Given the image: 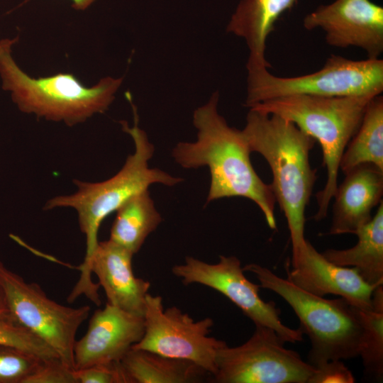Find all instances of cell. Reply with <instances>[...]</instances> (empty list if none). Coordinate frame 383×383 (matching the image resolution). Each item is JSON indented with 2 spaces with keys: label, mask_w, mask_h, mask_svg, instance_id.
Returning a JSON list of instances; mask_svg holds the SVG:
<instances>
[{
  "label": "cell",
  "mask_w": 383,
  "mask_h": 383,
  "mask_svg": "<svg viewBox=\"0 0 383 383\" xmlns=\"http://www.w3.org/2000/svg\"><path fill=\"white\" fill-rule=\"evenodd\" d=\"M383 284L372 294V307L359 309L363 327L359 356L361 357L365 375L382 382L383 379Z\"/></svg>",
  "instance_id": "obj_22"
},
{
  "label": "cell",
  "mask_w": 383,
  "mask_h": 383,
  "mask_svg": "<svg viewBox=\"0 0 383 383\" xmlns=\"http://www.w3.org/2000/svg\"><path fill=\"white\" fill-rule=\"evenodd\" d=\"M43 360L17 348L0 345V383H24Z\"/></svg>",
  "instance_id": "obj_24"
},
{
  "label": "cell",
  "mask_w": 383,
  "mask_h": 383,
  "mask_svg": "<svg viewBox=\"0 0 383 383\" xmlns=\"http://www.w3.org/2000/svg\"><path fill=\"white\" fill-rule=\"evenodd\" d=\"M247 70L248 107L293 95L377 96L383 91V60L379 58L354 60L332 55L319 70L292 77L275 76L266 67Z\"/></svg>",
  "instance_id": "obj_7"
},
{
  "label": "cell",
  "mask_w": 383,
  "mask_h": 383,
  "mask_svg": "<svg viewBox=\"0 0 383 383\" xmlns=\"http://www.w3.org/2000/svg\"><path fill=\"white\" fill-rule=\"evenodd\" d=\"M133 255L109 239L99 242L90 260L89 270L97 277L108 304L143 316L150 283L134 274Z\"/></svg>",
  "instance_id": "obj_15"
},
{
  "label": "cell",
  "mask_w": 383,
  "mask_h": 383,
  "mask_svg": "<svg viewBox=\"0 0 383 383\" xmlns=\"http://www.w3.org/2000/svg\"><path fill=\"white\" fill-rule=\"evenodd\" d=\"M272 328L255 325L251 337L235 347L221 348L211 376L216 383H308L316 367L287 349Z\"/></svg>",
  "instance_id": "obj_9"
},
{
  "label": "cell",
  "mask_w": 383,
  "mask_h": 383,
  "mask_svg": "<svg viewBox=\"0 0 383 383\" xmlns=\"http://www.w3.org/2000/svg\"><path fill=\"white\" fill-rule=\"evenodd\" d=\"M24 383H77L75 370L60 359L43 360Z\"/></svg>",
  "instance_id": "obj_26"
},
{
  "label": "cell",
  "mask_w": 383,
  "mask_h": 383,
  "mask_svg": "<svg viewBox=\"0 0 383 383\" xmlns=\"http://www.w3.org/2000/svg\"><path fill=\"white\" fill-rule=\"evenodd\" d=\"M9 308L6 294L2 285L0 283V316L8 314Z\"/></svg>",
  "instance_id": "obj_28"
},
{
  "label": "cell",
  "mask_w": 383,
  "mask_h": 383,
  "mask_svg": "<svg viewBox=\"0 0 383 383\" xmlns=\"http://www.w3.org/2000/svg\"><path fill=\"white\" fill-rule=\"evenodd\" d=\"M172 274L184 285L198 284L210 287L227 297L255 325L273 329L286 343L303 340L300 328L285 326L280 319V310L272 301L260 296V284L245 275L240 260L235 256L220 255L211 264L193 257H186L183 264L172 268Z\"/></svg>",
  "instance_id": "obj_11"
},
{
  "label": "cell",
  "mask_w": 383,
  "mask_h": 383,
  "mask_svg": "<svg viewBox=\"0 0 383 383\" xmlns=\"http://www.w3.org/2000/svg\"><path fill=\"white\" fill-rule=\"evenodd\" d=\"M162 221L148 190L138 193L116 211L109 240L135 255Z\"/></svg>",
  "instance_id": "obj_20"
},
{
  "label": "cell",
  "mask_w": 383,
  "mask_h": 383,
  "mask_svg": "<svg viewBox=\"0 0 383 383\" xmlns=\"http://www.w3.org/2000/svg\"><path fill=\"white\" fill-rule=\"evenodd\" d=\"M291 262L287 279L297 287L321 297L339 296L359 309H372L378 286L367 283L355 268L330 262L308 240L292 252Z\"/></svg>",
  "instance_id": "obj_13"
},
{
  "label": "cell",
  "mask_w": 383,
  "mask_h": 383,
  "mask_svg": "<svg viewBox=\"0 0 383 383\" xmlns=\"http://www.w3.org/2000/svg\"><path fill=\"white\" fill-rule=\"evenodd\" d=\"M374 96L293 95L267 100L249 107L293 123L319 143L327 179L323 189L316 194L318 209L313 218L316 221L327 216L338 186L341 157L357 131L367 104Z\"/></svg>",
  "instance_id": "obj_4"
},
{
  "label": "cell",
  "mask_w": 383,
  "mask_h": 383,
  "mask_svg": "<svg viewBox=\"0 0 383 383\" xmlns=\"http://www.w3.org/2000/svg\"><path fill=\"white\" fill-rule=\"evenodd\" d=\"M218 94L197 108L193 123L194 142H179L172 149L174 161L184 169L207 167L211 183L206 203L223 198L244 197L253 201L271 229L277 228L276 199L270 184L255 172L252 152L242 131L231 127L217 109Z\"/></svg>",
  "instance_id": "obj_1"
},
{
  "label": "cell",
  "mask_w": 383,
  "mask_h": 383,
  "mask_svg": "<svg viewBox=\"0 0 383 383\" xmlns=\"http://www.w3.org/2000/svg\"><path fill=\"white\" fill-rule=\"evenodd\" d=\"M303 26L322 30L329 45L360 48L369 59H378L383 52V8L370 0H335L320 5L306 15Z\"/></svg>",
  "instance_id": "obj_12"
},
{
  "label": "cell",
  "mask_w": 383,
  "mask_h": 383,
  "mask_svg": "<svg viewBox=\"0 0 383 383\" xmlns=\"http://www.w3.org/2000/svg\"><path fill=\"white\" fill-rule=\"evenodd\" d=\"M333 198L330 235L354 234L372 218L373 209L382 201L383 171L362 164L345 174Z\"/></svg>",
  "instance_id": "obj_16"
},
{
  "label": "cell",
  "mask_w": 383,
  "mask_h": 383,
  "mask_svg": "<svg viewBox=\"0 0 383 383\" xmlns=\"http://www.w3.org/2000/svg\"><path fill=\"white\" fill-rule=\"evenodd\" d=\"M126 95L133 108L134 123L131 127L126 121H121V124L134 143L133 154L112 177L99 182L74 179L77 187L75 193L53 197L43 208L45 210L72 208L77 213L80 230L86 237V252L83 262L78 267L81 271L79 280L71 292L75 297L84 295L92 299L98 295L99 285L93 282L89 265L99 242L98 233L103 221L131 197L148 190L152 184L172 187L183 180L160 169L149 167L148 162L153 156L155 148L146 133L138 126L136 107L130 94Z\"/></svg>",
  "instance_id": "obj_2"
},
{
  "label": "cell",
  "mask_w": 383,
  "mask_h": 383,
  "mask_svg": "<svg viewBox=\"0 0 383 383\" xmlns=\"http://www.w3.org/2000/svg\"><path fill=\"white\" fill-rule=\"evenodd\" d=\"M0 283L9 312L21 326L47 343L61 361L74 370V346L91 308L70 307L50 299L36 283L27 282L0 261Z\"/></svg>",
  "instance_id": "obj_8"
},
{
  "label": "cell",
  "mask_w": 383,
  "mask_h": 383,
  "mask_svg": "<svg viewBox=\"0 0 383 383\" xmlns=\"http://www.w3.org/2000/svg\"><path fill=\"white\" fill-rule=\"evenodd\" d=\"M316 367L308 383H353L352 372L340 360H329Z\"/></svg>",
  "instance_id": "obj_27"
},
{
  "label": "cell",
  "mask_w": 383,
  "mask_h": 383,
  "mask_svg": "<svg viewBox=\"0 0 383 383\" xmlns=\"http://www.w3.org/2000/svg\"><path fill=\"white\" fill-rule=\"evenodd\" d=\"M144 318L106 303L95 311L87 332L74 346L78 370L97 364L120 362L143 337Z\"/></svg>",
  "instance_id": "obj_14"
},
{
  "label": "cell",
  "mask_w": 383,
  "mask_h": 383,
  "mask_svg": "<svg viewBox=\"0 0 383 383\" xmlns=\"http://www.w3.org/2000/svg\"><path fill=\"white\" fill-rule=\"evenodd\" d=\"M144 333L132 348L194 362L212 376L218 351L227 343L209 335L212 318L194 321L177 306L164 308L160 295L148 294L145 299Z\"/></svg>",
  "instance_id": "obj_10"
},
{
  "label": "cell",
  "mask_w": 383,
  "mask_h": 383,
  "mask_svg": "<svg viewBox=\"0 0 383 383\" xmlns=\"http://www.w3.org/2000/svg\"><path fill=\"white\" fill-rule=\"evenodd\" d=\"M0 345L17 348L45 360L60 359L54 350L18 323L9 313L0 316Z\"/></svg>",
  "instance_id": "obj_23"
},
{
  "label": "cell",
  "mask_w": 383,
  "mask_h": 383,
  "mask_svg": "<svg viewBox=\"0 0 383 383\" xmlns=\"http://www.w3.org/2000/svg\"><path fill=\"white\" fill-rule=\"evenodd\" d=\"M120 362L128 383H195L209 374L188 360L133 348Z\"/></svg>",
  "instance_id": "obj_19"
},
{
  "label": "cell",
  "mask_w": 383,
  "mask_h": 383,
  "mask_svg": "<svg viewBox=\"0 0 383 383\" xmlns=\"http://www.w3.org/2000/svg\"><path fill=\"white\" fill-rule=\"evenodd\" d=\"M298 0H241L231 16L227 31L243 38L249 50L247 68L271 67L265 57L269 35L275 23Z\"/></svg>",
  "instance_id": "obj_17"
},
{
  "label": "cell",
  "mask_w": 383,
  "mask_h": 383,
  "mask_svg": "<svg viewBox=\"0 0 383 383\" xmlns=\"http://www.w3.org/2000/svg\"><path fill=\"white\" fill-rule=\"evenodd\" d=\"M243 269L255 275L261 288L274 292L293 309L300 330L311 343L309 364L316 367L359 356L363 327L357 308L342 297L328 299L310 294L258 264Z\"/></svg>",
  "instance_id": "obj_6"
},
{
  "label": "cell",
  "mask_w": 383,
  "mask_h": 383,
  "mask_svg": "<svg viewBox=\"0 0 383 383\" xmlns=\"http://www.w3.org/2000/svg\"><path fill=\"white\" fill-rule=\"evenodd\" d=\"M372 164L383 171V97L372 98L361 123L341 157L339 170L344 174L362 164Z\"/></svg>",
  "instance_id": "obj_21"
},
{
  "label": "cell",
  "mask_w": 383,
  "mask_h": 383,
  "mask_svg": "<svg viewBox=\"0 0 383 383\" xmlns=\"http://www.w3.org/2000/svg\"><path fill=\"white\" fill-rule=\"evenodd\" d=\"M14 42L10 39L0 41V76L3 89L11 91L13 102L22 112L72 126L107 110L122 84L123 78L106 77L95 86L87 87L67 73L32 78L11 56Z\"/></svg>",
  "instance_id": "obj_5"
},
{
  "label": "cell",
  "mask_w": 383,
  "mask_h": 383,
  "mask_svg": "<svg viewBox=\"0 0 383 383\" xmlns=\"http://www.w3.org/2000/svg\"><path fill=\"white\" fill-rule=\"evenodd\" d=\"M72 6L77 10H84L96 0H71Z\"/></svg>",
  "instance_id": "obj_29"
},
{
  "label": "cell",
  "mask_w": 383,
  "mask_h": 383,
  "mask_svg": "<svg viewBox=\"0 0 383 383\" xmlns=\"http://www.w3.org/2000/svg\"><path fill=\"white\" fill-rule=\"evenodd\" d=\"M77 383H128L120 362L94 365L75 370Z\"/></svg>",
  "instance_id": "obj_25"
},
{
  "label": "cell",
  "mask_w": 383,
  "mask_h": 383,
  "mask_svg": "<svg viewBox=\"0 0 383 383\" xmlns=\"http://www.w3.org/2000/svg\"><path fill=\"white\" fill-rule=\"evenodd\" d=\"M355 245L344 250L327 249L321 252L330 262L355 268L371 285L383 284V201L371 220L355 233Z\"/></svg>",
  "instance_id": "obj_18"
},
{
  "label": "cell",
  "mask_w": 383,
  "mask_h": 383,
  "mask_svg": "<svg viewBox=\"0 0 383 383\" xmlns=\"http://www.w3.org/2000/svg\"><path fill=\"white\" fill-rule=\"evenodd\" d=\"M242 131L251 152L260 154L270 167V185L295 252L306 240L305 211L317 179L309 161L316 140L293 123L252 109Z\"/></svg>",
  "instance_id": "obj_3"
}]
</instances>
